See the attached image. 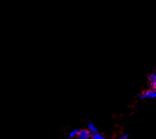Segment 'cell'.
<instances>
[{"mask_svg":"<svg viewBox=\"0 0 156 139\" xmlns=\"http://www.w3.org/2000/svg\"><path fill=\"white\" fill-rule=\"evenodd\" d=\"M148 81L149 83V86L151 88H156V72H153L151 74H149L148 77Z\"/></svg>","mask_w":156,"mask_h":139,"instance_id":"obj_3","label":"cell"},{"mask_svg":"<svg viewBox=\"0 0 156 139\" xmlns=\"http://www.w3.org/2000/svg\"><path fill=\"white\" fill-rule=\"evenodd\" d=\"M138 97L141 99H156V88H151L138 94Z\"/></svg>","mask_w":156,"mask_h":139,"instance_id":"obj_1","label":"cell"},{"mask_svg":"<svg viewBox=\"0 0 156 139\" xmlns=\"http://www.w3.org/2000/svg\"><path fill=\"white\" fill-rule=\"evenodd\" d=\"M77 138L79 139H89L92 138V133L89 130V129H82L79 130Z\"/></svg>","mask_w":156,"mask_h":139,"instance_id":"obj_2","label":"cell"},{"mask_svg":"<svg viewBox=\"0 0 156 139\" xmlns=\"http://www.w3.org/2000/svg\"><path fill=\"white\" fill-rule=\"evenodd\" d=\"M92 138L93 139H104L105 137L103 136L102 134H100V133L99 132H96V133H94V134H92Z\"/></svg>","mask_w":156,"mask_h":139,"instance_id":"obj_6","label":"cell"},{"mask_svg":"<svg viewBox=\"0 0 156 139\" xmlns=\"http://www.w3.org/2000/svg\"><path fill=\"white\" fill-rule=\"evenodd\" d=\"M130 135L128 134H123L122 135H121L120 137H119V139H127L129 138Z\"/></svg>","mask_w":156,"mask_h":139,"instance_id":"obj_7","label":"cell"},{"mask_svg":"<svg viewBox=\"0 0 156 139\" xmlns=\"http://www.w3.org/2000/svg\"><path fill=\"white\" fill-rule=\"evenodd\" d=\"M87 129H89V130L92 133V135L94 134V133L98 132V129L96 128L95 124L92 123V122L89 121L88 124H87Z\"/></svg>","mask_w":156,"mask_h":139,"instance_id":"obj_4","label":"cell"},{"mask_svg":"<svg viewBox=\"0 0 156 139\" xmlns=\"http://www.w3.org/2000/svg\"><path fill=\"white\" fill-rule=\"evenodd\" d=\"M78 131H79V129H78V128H75V129H73V130H71V132L69 133L68 137L71 138H76L77 137V135H78Z\"/></svg>","mask_w":156,"mask_h":139,"instance_id":"obj_5","label":"cell"}]
</instances>
